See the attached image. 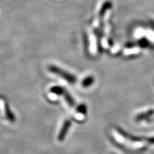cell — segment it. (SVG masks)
Returning a JSON list of instances; mask_svg holds the SVG:
<instances>
[{
    "label": "cell",
    "mask_w": 154,
    "mask_h": 154,
    "mask_svg": "<svg viewBox=\"0 0 154 154\" xmlns=\"http://www.w3.org/2000/svg\"><path fill=\"white\" fill-rule=\"evenodd\" d=\"M49 70L51 72L54 73V74L58 75L63 79H65L67 82L70 83V84H74L76 82V76L72 75L70 73H68L66 71L62 70V69L59 68V67L54 66V65H51L49 66Z\"/></svg>",
    "instance_id": "cell-1"
},
{
    "label": "cell",
    "mask_w": 154,
    "mask_h": 154,
    "mask_svg": "<svg viewBox=\"0 0 154 154\" xmlns=\"http://www.w3.org/2000/svg\"><path fill=\"white\" fill-rule=\"evenodd\" d=\"M71 126H72V121L70 120L67 119V120L63 122V126L60 130V132H59V135H58V140H59V141H63L64 140Z\"/></svg>",
    "instance_id": "cell-2"
},
{
    "label": "cell",
    "mask_w": 154,
    "mask_h": 154,
    "mask_svg": "<svg viewBox=\"0 0 154 154\" xmlns=\"http://www.w3.org/2000/svg\"><path fill=\"white\" fill-rule=\"evenodd\" d=\"M4 110H5V116L7 117L8 121H10L11 123H14L16 121V117H15L14 113L11 111L9 106L7 102L4 103Z\"/></svg>",
    "instance_id": "cell-3"
},
{
    "label": "cell",
    "mask_w": 154,
    "mask_h": 154,
    "mask_svg": "<svg viewBox=\"0 0 154 154\" xmlns=\"http://www.w3.org/2000/svg\"><path fill=\"white\" fill-rule=\"evenodd\" d=\"M63 97H64L65 100H66V101L67 102V103L70 106H75V101L74 100V99L72 98V96L70 95V94L68 93V92L66 91V90L65 89V91H63Z\"/></svg>",
    "instance_id": "cell-4"
},
{
    "label": "cell",
    "mask_w": 154,
    "mask_h": 154,
    "mask_svg": "<svg viewBox=\"0 0 154 154\" xmlns=\"http://www.w3.org/2000/svg\"><path fill=\"white\" fill-rule=\"evenodd\" d=\"M94 82V78L93 76H88L86 79L83 80L82 83V85L84 88L89 87L90 86L92 85Z\"/></svg>",
    "instance_id": "cell-5"
},
{
    "label": "cell",
    "mask_w": 154,
    "mask_h": 154,
    "mask_svg": "<svg viewBox=\"0 0 154 154\" xmlns=\"http://www.w3.org/2000/svg\"><path fill=\"white\" fill-rule=\"evenodd\" d=\"M65 91V88L61 87V86H53L50 88V92L57 94V95H63V91Z\"/></svg>",
    "instance_id": "cell-6"
},
{
    "label": "cell",
    "mask_w": 154,
    "mask_h": 154,
    "mask_svg": "<svg viewBox=\"0 0 154 154\" xmlns=\"http://www.w3.org/2000/svg\"><path fill=\"white\" fill-rule=\"evenodd\" d=\"M152 113H153V111H147V112L144 113H141V114H140L139 116H137V119L138 121H140V120H142V119H146L148 118V117L150 116Z\"/></svg>",
    "instance_id": "cell-7"
},
{
    "label": "cell",
    "mask_w": 154,
    "mask_h": 154,
    "mask_svg": "<svg viewBox=\"0 0 154 154\" xmlns=\"http://www.w3.org/2000/svg\"><path fill=\"white\" fill-rule=\"evenodd\" d=\"M76 110L79 113L85 115L86 113V106L84 104H80L78 107H77Z\"/></svg>",
    "instance_id": "cell-8"
},
{
    "label": "cell",
    "mask_w": 154,
    "mask_h": 154,
    "mask_svg": "<svg viewBox=\"0 0 154 154\" xmlns=\"http://www.w3.org/2000/svg\"><path fill=\"white\" fill-rule=\"evenodd\" d=\"M148 141L149 142V143H151V144H154V137L149 138V139H148Z\"/></svg>",
    "instance_id": "cell-9"
},
{
    "label": "cell",
    "mask_w": 154,
    "mask_h": 154,
    "mask_svg": "<svg viewBox=\"0 0 154 154\" xmlns=\"http://www.w3.org/2000/svg\"><path fill=\"white\" fill-rule=\"evenodd\" d=\"M111 154H114V153H111Z\"/></svg>",
    "instance_id": "cell-10"
}]
</instances>
